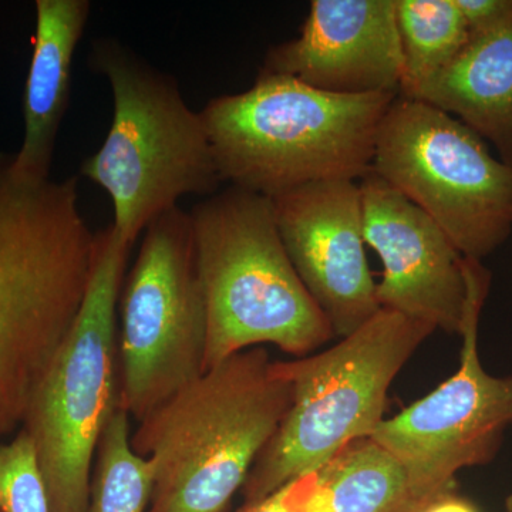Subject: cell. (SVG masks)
<instances>
[{
  "mask_svg": "<svg viewBox=\"0 0 512 512\" xmlns=\"http://www.w3.org/2000/svg\"><path fill=\"white\" fill-rule=\"evenodd\" d=\"M94 254L79 180H22L13 154L0 153V437L22 426L82 308Z\"/></svg>",
  "mask_w": 512,
  "mask_h": 512,
  "instance_id": "6da1fadb",
  "label": "cell"
},
{
  "mask_svg": "<svg viewBox=\"0 0 512 512\" xmlns=\"http://www.w3.org/2000/svg\"><path fill=\"white\" fill-rule=\"evenodd\" d=\"M292 404V383L256 346L173 394L131 434L153 466L147 512H227Z\"/></svg>",
  "mask_w": 512,
  "mask_h": 512,
  "instance_id": "7a4b0ae2",
  "label": "cell"
},
{
  "mask_svg": "<svg viewBox=\"0 0 512 512\" xmlns=\"http://www.w3.org/2000/svg\"><path fill=\"white\" fill-rule=\"evenodd\" d=\"M397 96L326 93L259 74L247 92L215 97L200 113L222 181L274 198L319 181L366 177Z\"/></svg>",
  "mask_w": 512,
  "mask_h": 512,
  "instance_id": "3957f363",
  "label": "cell"
},
{
  "mask_svg": "<svg viewBox=\"0 0 512 512\" xmlns=\"http://www.w3.org/2000/svg\"><path fill=\"white\" fill-rule=\"evenodd\" d=\"M188 214L207 303L205 370L266 343L305 357L335 336L293 268L271 198L229 187Z\"/></svg>",
  "mask_w": 512,
  "mask_h": 512,
  "instance_id": "277c9868",
  "label": "cell"
},
{
  "mask_svg": "<svg viewBox=\"0 0 512 512\" xmlns=\"http://www.w3.org/2000/svg\"><path fill=\"white\" fill-rule=\"evenodd\" d=\"M89 66L110 84L113 119L80 175L109 194L113 227L134 245L185 195L217 194L222 181L207 127L177 80L116 39H96Z\"/></svg>",
  "mask_w": 512,
  "mask_h": 512,
  "instance_id": "5b68a950",
  "label": "cell"
},
{
  "mask_svg": "<svg viewBox=\"0 0 512 512\" xmlns=\"http://www.w3.org/2000/svg\"><path fill=\"white\" fill-rule=\"evenodd\" d=\"M434 330L382 308L332 348L276 362L292 383V404L249 471L242 505L259 503L320 470L349 444L370 439L386 419L393 380Z\"/></svg>",
  "mask_w": 512,
  "mask_h": 512,
  "instance_id": "8992f818",
  "label": "cell"
},
{
  "mask_svg": "<svg viewBox=\"0 0 512 512\" xmlns=\"http://www.w3.org/2000/svg\"><path fill=\"white\" fill-rule=\"evenodd\" d=\"M131 248L113 224L97 232L82 308L20 426L35 448L50 512H87L97 446L120 404L117 308Z\"/></svg>",
  "mask_w": 512,
  "mask_h": 512,
  "instance_id": "52a82bcc",
  "label": "cell"
},
{
  "mask_svg": "<svg viewBox=\"0 0 512 512\" xmlns=\"http://www.w3.org/2000/svg\"><path fill=\"white\" fill-rule=\"evenodd\" d=\"M372 173L426 212L466 258L493 254L512 229V167L463 121L397 96L377 131Z\"/></svg>",
  "mask_w": 512,
  "mask_h": 512,
  "instance_id": "ba28073f",
  "label": "cell"
},
{
  "mask_svg": "<svg viewBox=\"0 0 512 512\" xmlns=\"http://www.w3.org/2000/svg\"><path fill=\"white\" fill-rule=\"evenodd\" d=\"M119 315L120 404L138 423L205 372L207 303L187 211L164 212L143 232Z\"/></svg>",
  "mask_w": 512,
  "mask_h": 512,
  "instance_id": "9c48e42d",
  "label": "cell"
},
{
  "mask_svg": "<svg viewBox=\"0 0 512 512\" xmlns=\"http://www.w3.org/2000/svg\"><path fill=\"white\" fill-rule=\"evenodd\" d=\"M466 308L460 367L426 397L384 419L370 440L396 458L431 493L453 490L464 468L490 463L512 426V375L493 376L478 353V329L491 274L464 256Z\"/></svg>",
  "mask_w": 512,
  "mask_h": 512,
  "instance_id": "30bf717a",
  "label": "cell"
},
{
  "mask_svg": "<svg viewBox=\"0 0 512 512\" xmlns=\"http://www.w3.org/2000/svg\"><path fill=\"white\" fill-rule=\"evenodd\" d=\"M293 268L339 338L382 309L367 264L362 194L355 181H319L271 198Z\"/></svg>",
  "mask_w": 512,
  "mask_h": 512,
  "instance_id": "8fae6325",
  "label": "cell"
},
{
  "mask_svg": "<svg viewBox=\"0 0 512 512\" xmlns=\"http://www.w3.org/2000/svg\"><path fill=\"white\" fill-rule=\"evenodd\" d=\"M363 237L382 259L383 309L460 335L466 308L464 256L426 212L370 171L359 185Z\"/></svg>",
  "mask_w": 512,
  "mask_h": 512,
  "instance_id": "7c38bea8",
  "label": "cell"
},
{
  "mask_svg": "<svg viewBox=\"0 0 512 512\" xmlns=\"http://www.w3.org/2000/svg\"><path fill=\"white\" fill-rule=\"evenodd\" d=\"M259 74L346 96L399 94L396 0H313L301 35L272 47Z\"/></svg>",
  "mask_w": 512,
  "mask_h": 512,
  "instance_id": "4fadbf2b",
  "label": "cell"
},
{
  "mask_svg": "<svg viewBox=\"0 0 512 512\" xmlns=\"http://www.w3.org/2000/svg\"><path fill=\"white\" fill-rule=\"evenodd\" d=\"M36 35L23 120L25 136L13 154V173L32 183L50 180L57 136L69 109L73 56L89 22V0H36Z\"/></svg>",
  "mask_w": 512,
  "mask_h": 512,
  "instance_id": "5bb4252c",
  "label": "cell"
},
{
  "mask_svg": "<svg viewBox=\"0 0 512 512\" xmlns=\"http://www.w3.org/2000/svg\"><path fill=\"white\" fill-rule=\"evenodd\" d=\"M410 99L463 121L512 167V16L471 36L457 59Z\"/></svg>",
  "mask_w": 512,
  "mask_h": 512,
  "instance_id": "9a60e30c",
  "label": "cell"
},
{
  "mask_svg": "<svg viewBox=\"0 0 512 512\" xmlns=\"http://www.w3.org/2000/svg\"><path fill=\"white\" fill-rule=\"evenodd\" d=\"M319 473L312 512H421L441 495L421 487L370 439L349 444Z\"/></svg>",
  "mask_w": 512,
  "mask_h": 512,
  "instance_id": "2e32d148",
  "label": "cell"
},
{
  "mask_svg": "<svg viewBox=\"0 0 512 512\" xmlns=\"http://www.w3.org/2000/svg\"><path fill=\"white\" fill-rule=\"evenodd\" d=\"M402 45L400 96L413 97L447 69L470 42V30L454 0H396Z\"/></svg>",
  "mask_w": 512,
  "mask_h": 512,
  "instance_id": "e0dca14e",
  "label": "cell"
},
{
  "mask_svg": "<svg viewBox=\"0 0 512 512\" xmlns=\"http://www.w3.org/2000/svg\"><path fill=\"white\" fill-rule=\"evenodd\" d=\"M130 419L121 404L111 412L94 457L87 512H147L153 466L131 446Z\"/></svg>",
  "mask_w": 512,
  "mask_h": 512,
  "instance_id": "ac0fdd59",
  "label": "cell"
},
{
  "mask_svg": "<svg viewBox=\"0 0 512 512\" xmlns=\"http://www.w3.org/2000/svg\"><path fill=\"white\" fill-rule=\"evenodd\" d=\"M0 511L50 512L35 448L23 430L0 443Z\"/></svg>",
  "mask_w": 512,
  "mask_h": 512,
  "instance_id": "d6986e66",
  "label": "cell"
},
{
  "mask_svg": "<svg viewBox=\"0 0 512 512\" xmlns=\"http://www.w3.org/2000/svg\"><path fill=\"white\" fill-rule=\"evenodd\" d=\"M320 485L319 470L286 484L259 503L242 505L238 512H312Z\"/></svg>",
  "mask_w": 512,
  "mask_h": 512,
  "instance_id": "ffe728a7",
  "label": "cell"
},
{
  "mask_svg": "<svg viewBox=\"0 0 512 512\" xmlns=\"http://www.w3.org/2000/svg\"><path fill=\"white\" fill-rule=\"evenodd\" d=\"M471 36L497 28L512 16V0H454Z\"/></svg>",
  "mask_w": 512,
  "mask_h": 512,
  "instance_id": "44dd1931",
  "label": "cell"
},
{
  "mask_svg": "<svg viewBox=\"0 0 512 512\" xmlns=\"http://www.w3.org/2000/svg\"><path fill=\"white\" fill-rule=\"evenodd\" d=\"M421 512H480L476 505L470 503L466 498L454 494L453 490L439 495L436 500L431 501Z\"/></svg>",
  "mask_w": 512,
  "mask_h": 512,
  "instance_id": "7402d4cb",
  "label": "cell"
},
{
  "mask_svg": "<svg viewBox=\"0 0 512 512\" xmlns=\"http://www.w3.org/2000/svg\"><path fill=\"white\" fill-rule=\"evenodd\" d=\"M504 512H512V490L511 493L507 495V498H505Z\"/></svg>",
  "mask_w": 512,
  "mask_h": 512,
  "instance_id": "603a6c76",
  "label": "cell"
},
{
  "mask_svg": "<svg viewBox=\"0 0 512 512\" xmlns=\"http://www.w3.org/2000/svg\"><path fill=\"white\" fill-rule=\"evenodd\" d=\"M0 512H2V511H0Z\"/></svg>",
  "mask_w": 512,
  "mask_h": 512,
  "instance_id": "cb8c5ba5",
  "label": "cell"
}]
</instances>
